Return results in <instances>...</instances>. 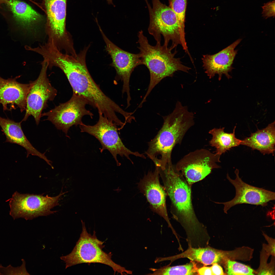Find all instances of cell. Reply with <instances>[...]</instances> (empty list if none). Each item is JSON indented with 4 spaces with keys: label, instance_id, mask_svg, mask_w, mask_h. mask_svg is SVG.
<instances>
[{
    "label": "cell",
    "instance_id": "6da1fadb",
    "mask_svg": "<svg viewBox=\"0 0 275 275\" xmlns=\"http://www.w3.org/2000/svg\"><path fill=\"white\" fill-rule=\"evenodd\" d=\"M88 49L85 48L76 56L68 55L63 58L59 68L66 76L72 87L73 93L83 97L89 104L97 109L118 126L123 124L116 114L128 118L130 113L122 109L106 95L94 81L87 67L86 57Z\"/></svg>",
    "mask_w": 275,
    "mask_h": 275
},
{
    "label": "cell",
    "instance_id": "7a4b0ae2",
    "mask_svg": "<svg viewBox=\"0 0 275 275\" xmlns=\"http://www.w3.org/2000/svg\"><path fill=\"white\" fill-rule=\"evenodd\" d=\"M194 114L187 107L178 101L172 112L163 117L162 126L157 134L148 143L145 154L155 166L163 170L172 164V150L180 144L189 130L195 124Z\"/></svg>",
    "mask_w": 275,
    "mask_h": 275
},
{
    "label": "cell",
    "instance_id": "3957f363",
    "mask_svg": "<svg viewBox=\"0 0 275 275\" xmlns=\"http://www.w3.org/2000/svg\"><path fill=\"white\" fill-rule=\"evenodd\" d=\"M138 36L139 54L142 65L147 67L150 75L147 90L140 104L142 105L153 89L162 79L173 76L178 71L187 73L191 68L183 64L179 58L175 57L177 51L172 52L175 48L173 47L162 45L159 43L154 46L150 45L142 30L139 32Z\"/></svg>",
    "mask_w": 275,
    "mask_h": 275
},
{
    "label": "cell",
    "instance_id": "277c9868",
    "mask_svg": "<svg viewBox=\"0 0 275 275\" xmlns=\"http://www.w3.org/2000/svg\"><path fill=\"white\" fill-rule=\"evenodd\" d=\"M159 170L163 186L171 200V212L173 217L185 227L197 228L201 224L192 205L191 186L172 164L163 170Z\"/></svg>",
    "mask_w": 275,
    "mask_h": 275
},
{
    "label": "cell",
    "instance_id": "5b68a950",
    "mask_svg": "<svg viewBox=\"0 0 275 275\" xmlns=\"http://www.w3.org/2000/svg\"><path fill=\"white\" fill-rule=\"evenodd\" d=\"M82 230L80 237L69 254L60 257L65 264L66 269L81 264L99 263L111 267L114 271L122 275L132 274V271L126 269L112 259V254L103 250L104 242L98 240L95 231L92 235L87 231L85 223L81 221Z\"/></svg>",
    "mask_w": 275,
    "mask_h": 275
},
{
    "label": "cell",
    "instance_id": "8992f818",
    "mask_svg": "<svg viewBox=\"0 0 275 275\" xmlns=\"http://www.w3.org/2000/svg\"><path fill=\"white\" fill-rule=\"evenodd\" d=\"M149 11L150 22L148 28L149 33L157 43H161V37L164 39L163 45L175 48L180 45L186 52H188L185 30L180 26L177 17L169 6L161 3L159 0H153L151 7L147 0H145Z\"/></svg>",
    "mask_w": 275,
    "mask_h": 275
},
{
    "label": "cell",
    "instance_id": "52a82bcc",
    "mask_svg": "<svg viewBox=\"0 0 275 275\" xmlns=\"http://www.w3.org/2000/svg\"><path fill=\"white\" fill-rule=\"evenodd\" d=\"M67 192L62 190L58 196L51 197L44 196L43 194H21L16 191L6 201H9V214L14 219L21 218L27 220L53 214L57 211L51 210L59 205L60 198Z\"/></svg>",
    "mask_w": 275,
    "mask_h": 275
},
{
    "label": "cell",
    "instance_id": "ba28073f",
    "mask_svg": "<svg viewBox=\"0 0 275 275\" xmlns=\"http://www.w3.org/2000/svg\"><path fill=\"white\" fill-rule=\"evenodd\" d=\"M99 114L98 121L95 125L91 126L83 123L79 126L81 132H86L93 136L99 141L102 146L101 152L104 150H108L118 166L121 164L117 160V155L122 157H125L132 163L133 162L129 157L130 155L146 158L143 154L137 152L132 151L127 148L119 137L118 130H120L116 125L102 114Z\"/></svg>",
    "mask_w": 275,
    "mask_h": 275
},
{
    "label": "cell",
    "instance_id": "9c48e42d",
    "mask_svg": "<svg viewBox=\"0 0 275 275\" xmlns=\"http://www.w3.org/2000/svg\"><path fill=\"white\" fill-rule=\"evenodd\" d=\"M67 0H42L46 16L45 30L48 37L60 51L69 53L74 50L71 35L66 28Z\"/></svg>",
    "mask_w": 275,
    "mask_h": 275
},
{
    "label": "cell",
    "instance_id": "30bf717a",
    "mask_svg": "<svg viewBox=\"0 0 275 275\" xmlns=\"http://www.w3.org/2000/svg\"><path fill=\"white\" fill-rule=\"evenodd\" d=\"M220 157L207 149H197L184 156L175 167L191 186L204 178L213 169L220 168L217 164L220 162Z\"/></svg>",
    "mask_w": 275,
    "mask_h": 275
},
{
    "label": "cell",
    "instance_id": "8fae6325",
    "mask_svg": "<svg viewBox=\"0 0 275 275\" xmlns=\"http://www.w3.org/2000/svg\"><path fill=\"white\" fill-rule=\"evenodd\" d=\"M88 104V102L83 97L73 93L67 102L61 103L49 111L42 114V116H47V120L67 135L71 127L84 123L82 119L84 116L88 115L93 118V113L86 108Z\"/></svg>",
    "mask_w": 275,
    "mask_h": 275
},
{
    "label": "cell",
    "instance_id": "7c38bea8",
    "mask_svg": "<svg viewBox=\"0 0 275 275\" xmlns=\"http://www.w3.org/2000/svg\"><path fill=\"white\" fill-rule=\"evenodd\" d=\"M41 64L42 68L38 78L31 81V86L27 97L25 113L21 121H25L32 116L37 125L39 123L43 111L48 106L47 102L53 100L57 93V90L52 86L47 77V62L43 60Z\"/></svg>",
    "mask_w": 275,
    "mask_h": 275
},
{
    "label": "cell",
    "instance_id": "4fadbf2b",
    "mask_svg": "<svg viewBox=\"0 0 275 275\" xmlns=\"http://www.w3.org/2000/svg\"><path fill=\"white\" fill-rule=\"evenodd\" d=\"M98 25L106 44V50L111 56L112 65L116 71L115 80H120L123 82L122 94H127V108L130 105L131 100L129 85L131 74L135 68L142 65L139 55L124 50L115 45L107 37Z\"/></svg>",
    "mask_w": 275,
    "mask_h": 275
},
{
    "label": "cell",
    "instance_id": "5bb4252c",
    "mask_svg": "<svg viewBox=\"0 0 275 275\" xmlns=\"http://www.w3.org/2000/svg\"><path fill=\"white\" fill-rule=\"evenodd\" d=\"M235 173L236 178L231 179L228 173L227 178L234 186L236 190L235 197L230 201L224 202H215L224 205V211L227 213V211L236 205L241 204H248L260 205L263 207L267 206L269 201L275 200V193L262 188L249 185L244 182L239 176V170L236 169Z\"/></svg>",
    "mask_w": 275,
    "mask_h": 275
},
{
    "label": "cell",
    "instance_id": "9a60e30c",
    "mask_svg": "<svg viewBox=\"0 0 275 275\" xmlns=\"http://www.w3.org/2000/svg\"><path fill=\"white\" fill-rule=\"evenodd\" d=\"M155 166L154 171H149L140 180L138 187L145 197L152 210L163 218L173 231L174 230L170 223L166 205L167 195L164 186L159 181V168Z\"/></svg>",
    "mask_w": 275,
    "mask_h": 275
},
{
    "label": "cell",
    "instance_id": "2e32d148",
    "mask_svg": "<svg viewBox=\"0 0 275 275\" xmlns=\"http://www.w3.org/2000/svg\"><path fill=\"white\" fill-rule=\"evenodd\" d=\"M242 39H238L233 43L215 54L203 56L202 60L203 67L205 73L210 79L216 74L218 76L220 80L224 74L228 79L232 78L229 73L234 68L232 65L237 54L238 50H235Z\"/></svg>",
    "mask_w": 275,
    "mask_h": 275
},
{
    "label": "cell",
    "instance_id": "e0dca14e",
    "mask_svg": "<svg viewBox=\"0 0 275 275\" xmlns=\"http://www.w3.org/2000/svg\"><path fill=\"white\" fill-rule=\"evenodd\" d=\"M19 76L4 79L0 76V104L4 111H10L18 107L21 112L26 109V99L31 87V81L22 84L17 81Z\"/></svg>",
    "mask_w": 275,
    "mask_h": 275
},
{
    "label": "cell",
    "instance_id": "ac0fdd59",
    "mask_svg": "<svg viewBox=\"0 0 275 275\" xmlns=\"http://www.w3.org/2000/svg\"><path fill=\"white\" fill-rule=\"evenodd\" d=\"M22 121L18 122L0 116V126L6 138V142L17 144L24 147L27 151V157L30 155L38 156L44 160L51 167V162L45 155L37 150L32 145L24 133L21 127Z\"/></svg>",
    "mask_w": 275,
    "mask_h": 275
},
{
    "label": "cell",
    "instance_id": "d6986e66",
    "mask_svg": "<svg viewBox=\"0 0 275 275\" xmlns=\"http://www.w3.org/2000/svg\"><path fill=\"white\" fill-rule=\"evenodd\" d=\"M275 121L262 130L257 129L250 136L241 140L240 145L257 150L261 153L274 155L275 143Z\"/></svg>",
    "mask_w": 275,
    "mask_h": 275
},
{
    "label": "cell",
    "instance_id": "ffe728a7",
    "mask_svg": "<svg viewBox=\"0 0 275 275\" xmlns=\"http://www.w3.org/2000/svg\"><path fill=\"white\" fill-rule=\"evenodd\" d=\"M232 252H226L210 247L194 248L190 247L184 252L173 256L163 257V261H173L180 258H187L205 265L220 262L227 258Z\"/></svg>",
    "mask_w": 275,
    "mask_h": 275
},
{
    "label": "cell",
    "instance_id": "44dd1931",
    "mask_svg": "<svg viewBox=\"0 0 275 275\" xmlns=\"http://www.w3.org/2000/svg\"><path fill=\"white\" fill-rule=\"evenodd\" d=\"M18 25L27 29L41 22L43 16L25 2L19 0H6L5 3Z\"/></svg>",
    "mask_w": 275,
    "mask_h": 275
},
{
    "label": "cell",
    "instance_id": "7402d4cb",
    "mask_svg": "<svg viewBox=\"0 0 275 275\" xmlns=\"http://www.w3.org/2000/svg\"><path fill=\"white\" fill-rule=\"evenodd\" d=\"M235 126L232 133H229L224 131V127L214 128L209 133L212 135L209 142L211 146L216 149L215 153L221 156L223 153L232 147L240 145L241 140L237 138L235 135Z\"/></svg>",
    "mask_w": 275,
    "mask_h": 275
},
{
    "label": "cell",
    "instance_id": "603a6c76",
    "mask_svg": "<svg viewBox=\"0 0 275 275\" xmlns=\"http://www.w3.org/2000/svg\"><path fill=\"white\" fill-rule=\"evenodd\" d=\"M153 272L149 275H193L196 274L197 269L196 265L192 261L186 265L170 266L161 267L159 268L149 269Z\"/></svg>",
    "mask_w": 275,
    "mask_h": 275
},
{
    "label": "cell",
    "instance_id": "cb8c5ba5",
    "mask_svg": "<svg viewBox=\"0 0 275 275\" xmlns=\"http://www.w3.org/2000/svg\"><path fill=\"white\" fill-rule=\"evenodd\" d=\"M187 0H170L169 6L176 14L181 28L185 30Z\"/></svg>",
    "mask_w": 275,
    "mask_h": 275
},
{
    "label": "cell",
    "instance_id": "d4e9b609",
    "mask_svg": "<svg viewBox=\"0 0 275 275\" xmlns=\"http://www.w3.org/2000/svg\"><path fill=\"white\" fill-rule=\"evenodd\" d=\"M227 272L229 275H253V270L249 267L236 262L228 260Z\"/></svg>",
    "mask_w": 275,
    "mask_h": 275
},
{
    "label": "cell",
    "instance_id": "484cf974",
    "mask_svg": "<svg viewBox=\"0 0 275 275\" xmlns=\"http://www.w3.org/2000/svg\"><path fill=\"white\" fill-rule=\"evenodd\" d=\"M22 264L20 266L13 267L11 265L6 267L0 264V275H30L26 267V262L22 259Z\"/></svg>",
    "mask_w": 275,
    "mask_h": 275
},
{
    "label": "cell",
    "instance_id": "4316f807",
    "mask_svg": "<svg viewBox=\"0 0 275 275\" xmlns=\"http://www.w3.org/2000/svg\"><path fill=\"white\" fill-rule=\"evenodd\" d=\"M275 0L264 4L262 7L263 9L262 16L265 19L275 16Z\"/></svg>",
    "mask_w": 275,
    "mask_h": 275
},
{
    "label": "cell",
    "instance_id": "83f0119b",
    "mask_svg": "<svg viewBox=\"0 0 275 275\" xmlns=\"http://www.w3.org/2000/svg\"><path fill=\"white\" fill-rule=\"evenodd\" d=\"M211 267L212 275H220L224 274L222 267L217 263L212 264Z\"/></svg>",
    "mask_w": 275,
    "mask_h": 275
},
{
    "label": "cell",
    "instance_id": "f1b7e54d",
    "mask_svg": "<svg viewBox=\"0 0 275 275\" xmlns=\"http://www.w3.org/2000/svg\"><path fill=\"white\" fill-rule=\"evenodd\" d=\"M197 274L201 275H212L211 267L204 266L197 269Z\"/></svg>",
    "mask_w": 275,
    "mask_h": 275
},
{
    "label": "cell",
    "instance_id": "f546056e",
    "mask_svg": "<svg viewBox=\"0 0 275 275\" xmlns=\"http://www.w3.org/2000/svg\"><path fill=\"white\" fill-rule=\"evenodd\" d=\"M106 0L107 1V2L108 4L112 5L114 6V4H113V0Z\"/></svg>",
    "mask_w": 275,
    "mask_h": 275
},
{
    "label": "cell",
    "instance_id": "4dcf8cb0",
    "mask_svg": "<svg viewBox=\"0 0 275 275\" xmlns=\"http://www.w3.org/2000/svg\"><path fill=\"white\" fill-rule=\"evenodd\" d=\"M6 0H0V8H2V5L5 4Z\"/></svg>",
    "mask_w": 275,
    "mask_h": 275
}]
</instances>
